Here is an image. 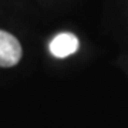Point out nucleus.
I'll use <instances>...</instances> for the list:
<instances>
[{"mask_svg":"<svg viewBox=\"0 0 128 128\" xmlns=\"http://www.w3.org/2000/svg\"><path fill=\"white\" fill-rule=\"evenodd\" d=\"M22 58V46L10 33L0 30V67H13Z\"/></svg>","mask_w":128,"mask_h":128,"instance_id":"obj_1","label":"nucleus"},{"mask_svg":"<svg viewBox=\"0 0 128 128\" xmlns=\"http://www.w3.org/2000/svg\"><path fill=\"white\" fill-rule=\"evenodd\" d=\"M78 48V38L71 33H61L56 36L50 43L51 54L57 58L68 57L73 53H76Z\"/></svg>","mask_w":128,"mask_h":128,"instance_id":"obj_2","label":"nucleus"}]
</instances>
